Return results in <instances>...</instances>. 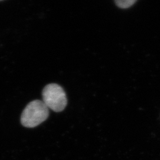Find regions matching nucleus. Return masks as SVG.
Segmentation results:
<instances>
[{"label":"nucleus","mask_w":160,"mask_h":160,"mask_svg":"<svg viewBox=\"0 0 160 160\" xmlns=\"http://www.w3.org/2000/svg\"><path fill=\"white\" fill-rule=\"evenodd\" d=\"M49 109L43 101L36 100L29 103L24 109L21 116V123L26 128H34L46 120Z\"/></svg>","instance_id":"nucleus-1"},{"label":"nucleus","mask_w":160,"mask_h":160,"mask_svg":"<svg viewBox=\"0 0 160 160\" xmlns=\"http://www.w3.org/2000/svg\"><path fill=\"white\" fill-rule=\"evenodd\" d=\"M43 102L54 112H60L65 108L67 99L62 87L57 84H49L42 92Z\"/></svg>","instance_id":"nucleus-2"},{"label":"nucleus","mask_w":160,"mask_h":160,"mask_svg":"<svg viewBox=\"0 0 160 160\" xmlns=\"http://www.w3.org/2000/svg\"><path fill=\"white\" fill-rule=\"evenodd\" d=\"M137 0H115L116 5L121 8H128L133 6Z\"/></svg>","instance_id":"nucleus-3"},{"label":"nucleus","mask_w":160,"mask_h":160,"mask_svg":"<svg viewBox=\"0 0 160 160\" xmlns=\"http://www.w3.org/2000/svg\"><path fill=\"white\" fill-rule=\"evenodd\" d=\"M0 1H2V0H0Z\"/></svg>","instance_id":"nucleus-4"}]
</instances>
